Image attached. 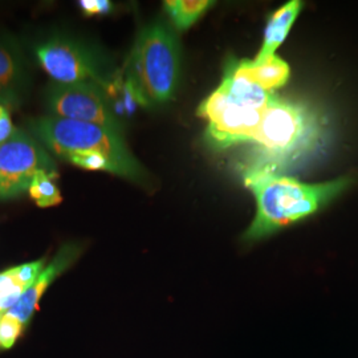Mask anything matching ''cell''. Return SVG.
<instances>
[{
    "label": "cell",
    "instance_id": "9",
    "mask_svg": "<svg viewBox=\"0 0 358 358\" xmlns=\"http://www.w3.org/2000/svg\"><path fill=\"white\" fill-rule=\"evenodd\" d=\"M80 252H81V247L78 244H64L52 259L51 263L41 271L38 279L20 297V300L7 312V315L13 316L26 327L28 321L32 319L41 296L48 289L52 282L76 262Z\"/></svg>",
    "mask_w": 358,
    "mask_h": 358
},
{
    "label": "cell",
    "instance_id": "20",
    "mask_svg": "<svg viewBox=\"0 0 358 358\" xmlns=\"http://www.w3.org/2000/svg\"><path fill=\"white\" fill-rule=\"evenodd\" d=\"M6 110H10L7 106H4V105H0V115H3Z\"/></svg>",
    "mask_w": 358,
    "mask_h": 358
},
{
    "label": "cell",
    "instance_id": "16",
    "mask_svg": "<svg viewBox=\"0 0 358 358\" xmlns=\"http://www.w3.org/2000/svg\"><path fill=\"white\" fill-rule=\"evenodd\" d=\"M24 325L10 315L0 317V349L13 348L19 336L23 332Z\"/></svg>",
    "mask_w": 358,
    "mask_h": 358
},
{
    "label": "cell",
    "instance_id": "19",
    "mask_svg": "<svg viewBox=\"0 0 358 358\" xmlns=\"http://www.w3.org/2000/svg\"><path fill=\"white\" fill-rule=\"evenodd\" d=\"M0 105H4V106H7V108L13 106V103H11L8 99H6L4 96H1V94H0Z\"/></svg>",
    "mask_w": 358,
    "mask_h": 358
},
{
    "label": "cell",
    "instance_id": "12",
    "mask_svg": "<svg viewBox=\"0 0 358 358\" xmlns=\"http://www.w3.org/2000/svg\"><path fill=\"white\" fill-rule=\"evenodd\" d=\"M45 268V259L0 272V317L20 300Z\"/></svg>",
    "mask_w": 358,
    "mask_h": 358
},
{
    "label": "cell",
    "instance_id": "15",
    "mask_svg": "<svg viewBox=\"0 0 358 358\" xmlns=\"http://www.w3.org/2000/svg\"><path fill=\"white\" fill-rule=\"evenodd\" d=\"M56 178L57 171L40 170L35 174L28 187V194L38 207H52L63 202L62 192L55 182Z\"/></svg>",
    "mask_w": 358,
    "mask_h": 358
},
{
    "label": "cell",
    "instance_id": "11",
    "mask_svg": "<svg viewBox=\"0 0 358 358\" xmlns=\"http://www.w3.org/2000/svg\"><path fill=\"white\" fill-rule=\"evenodd\" d=\"M227 68L239 76L250 80L267 92L279 90L287 84L291 75L288 63L280 57L272 56L266 60H232Z\"/></svg>",
    "mask_w": 358,
    "mask_h": 358
},
{
    "label": "cell",
    "instance_id": "17",
    "mask_svg": "<svg viewBox=\"0 0 358 358\" xmlns=\"http://www.w3.org/2000/svg\"><path fill=\"white\" fill-rule=\"evenodd\" d=\"M78 4L87 16L105 15L112 10V3L108 0H81Z\"/></svg>",
    "mask_w": 358,
    "mask_h": 358
},
{
    "label": "cell",
    "instance_id": "1",
    "mask_svg": "<svg viewBox=\"0 0 358 358\" xmlns=\"http://www.w3.org/2000/svg\"><path fill=\"white\" fill-rule=\"evenodd\" d=\"M243 179L257 205L255 217L242 238L245 243L259 242L316 214L352 185L349 177L304 183L280 173L257 169H243Z\"/></svg>",
    "mask_w": 358,
    "mask_h": 358
},
{
    "label": "cell",
    "instance_id": "2",
    "mask_svg": "<svg viewBox=\"0 0 358 358\" xmlns=\"http://www.w3.org/2000/svg\"><path fill=\"white\" fill-rule=\"evenodd\" d=\"M28 129L45 149L75 166L137 182L145 177L141 164L120 131L53 115L29 120Z\"/></svg>",
    "mask_w": 358,
    "mask_h": 358
},
{
    "label": "cell",
    "instance_id": "8",
    "mask_svg": "<svg viewBox=\"0 0 358 358\" xmlns=\"http://www.w3.org/2000/svg\"><path fill=\"white\" fill-rule=\"evenodd\" d=\"M45 105L48 115L96 124L122 133L121 124L108 103L103 87L97 84L52 83L45 93Z\"/></svg>",
    "mask_w": 358,
    "mask_h": 358
},
{
    "label": "cell",
    "instance_id": "10",
    "mask_svg": "<svg viewBox=\"0 0 358 358\" xmlns=\"http://www.w3.org/2000/svg\"><path fill=\"white\" fill-rule=\"evenodd\" d=\"M31 84V72L22 50L10 38H0V94L20 103Z\"/></svg>",
    "mask_w": 358,
    "mask_h": 358
},
{
    "label": "cell",
    "instance_id": "4",
    "mask_svg": "<svg viewBox=\"0 0 358 358\" xmlns=\"http://www.w3.org/2000/svg\"><path fill=\"white\" fill-rule=\"evenodd\" d=\"M180 52L173 29L164 22L142 28L129 59L128 85L143 105L169 103L178 88Z\"/></svg>",
    "mask_w": 358,
    "mask_h": 358
},
{
    "label": "cell",
    "instance_id": "6",
    "mask_svg": "<svg viewBox=\"0 0 358 358\" xmlns=\"http://www.w3.org/2000/svg\"><path fill=\"white\" fill-rule=\"evenodd\" d=\"M34 52L38 65L53 83L105 85L99 57L76 38L51 36L38 44Z\"/></svg>",
    "mask_w": 358,
    "mask_h": 358
},
{
    "label": "cell",
    "instance_id": "13",
    "mask_svg": "<svg viewBox=\"0 0 358 358\" xmlns=\"http://www.w3.org/2000/svg\"><path fill=\"white\" fill-rule=\"evenodd\" d=\"M301 8L303 1L292 0L285 3L278 11L271 15L263 38V44L260 47V51L256 55V62H262L275 56V52L288 36Z\"/></svg>",
    "mask_w": 358,
    "mask_h": 358
},
{
    "label": "cell",
    "instance_id": "5",
    "mask_svg": "<svg viewBox=\"0 0 358 358\" xmlns=\"http://www.w3.org/2000/svg\"><path fill=\"white\" fill-rule=\"evenodd\" d=\"M269 105V103H268ZM264 108L241 103L217 87L198 108V115L207 121L206 136L215 148L226 149L251 143Z\"/></svg>",
    "mask_w": 358,
    "mask_h": 358
},
{
    "label": "cell",
    "instance_id": "7",
    "mask_svg": "<svg viewBox=\"0 0 358 358\" xmlns=\"http://www.w3.org/2000/svg\"><path fill=\"white\" fill-rule=\"evenodd\" d=\"M40 170L56 171L51 157L40 142L22 130L0 145V201L28 192Z\"/></svg>",
    "mask_w": 358,
    "mask_h": 358
},
{
    "label": "cell",
    "instance_id": "3",
    "mask_svg": "<svg viewBox=\"0 0 358 358\" xmlns=\"http://www.w3.org/2000/svg\"><path fill=\"white\" fill-rule=\"evenodd\" d=\"M324 127L316 110L276 96L262 113L243 169L279 173L313 153L322 141Z\"/></svg>",
    "mask_w": 358,
    "mask_h": 358
},
{
    "label": "cell",
    "instance_id": "18",
    "mask_svg": "<svg viewBox=\"0 0 358 358\" xmlns=\"http://www.w3.org/2000/svg\"><path fill=\"white\" fill-rule=\"evenodd\" d=\"M16 130L17 129L13 127V121H11L10 110H6L3 115H0V145H3L4 142L13 138Z\"/></svg>",
    "mask_w": 358,
    "mask_h": 358
},
{
    "label": "cell",
    "instance_id": "14",
    "mask_svg": "<svg viewBox=\"0 0 358 358\" xmlns=\"http://www.w3.org/2000/svg\"><path fill=\"white\" fill-rule=\"evenodd\" d=\"M213 4L210 0H166L164 7L173 26L185 31L195 24Z\"/></svg>",
    "mask_w": 358,
    "mask_h": 358
}]
</instances>
